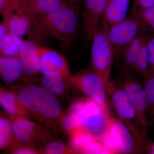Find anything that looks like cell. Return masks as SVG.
Instances as JSON below:
<instances>
[{
	"instance_id": "d6a6232c",
	"label": "cell",
	"mask_w": 154,
	"mask_h": 154,
	"mask_svg": "<svg viewBox=\"0 0 154 154\" xmlns=\"http://www.w3.org/2000/svg\"><path fill=\"white\" fill-rule=\"evenodd\" d=\"M9 33L7 23L4 20L0 24V38Z\"/></svg>"
},
{
	"instance_id": "f546056e",
	"label": "cell",
	"mask_w": 154,
	"mask_h": 154,
	"mask_svg": "<svg viewBox=\"0 0 154 154\" xmlns=\"http://www.w3.org/2000/svg\"><path fill=\"white\" fill-rule=\"evenodd\" d=\"M19 2V0H0V13L3 17L13 11Z\"/></svg>"
},
{
	"instance_id": "277c9868",
	"label": "cell",
	"mask_w": 154,
	"mask_h": 154,
	"mask_svg": "<svg viewBox=\"0 0 154 154\" xmlns=\"http://www.w3.org/2000/svg\"><path fill=\"white\" fill-rule=\"evenodd\" d=\"M103 29L113 47L116 58L137 37L148 31L132 11L124 20Z\"/></svg>"
},
{
	"instance_id": "30bf717a",
	"label": "cell",
	"mask_w": 154,
	"mask_h": 154,
	"mask_svg": "<svg viewBox=\"0 0 154 154\" xmlns=\"http://www.w3.org/2000/svg\"><path fill=\"white\" fill-rule=\"evenodd\" d=\"M107 0H83L81 12L82 39L88 46L96 31L101 28Z\"/></svg>"
},
{
	"instance_id": "e0dca14e",
	"label": "cell",
	"mask_w": 154,
	"mask_h": 154,
	"mask_svg": "<svg viewBox=\"0 0 154 154\" xmlns=\"http://www.w3.org/2000/svg\"><path fill=\"white\" fill-rule=\"evenodd\" d=\"M0 104L3 110L11 117L19 116L29 117L22 107L17 94L1 88Z\"/></svg>"
},
{
	"instance_id": "ac0fdd59",
	"label": "cell",
	"mask_w": 154,
	"mask_h": 154,
	"mask_svg": "<svg viewBox=\"0 0 154 154\" xmlns=\"http://www.w3.org/2000/svg\"><path fill=\"white\" fill-rule=\"evenodd\" d=\"M42 87L56 96L62 95L65 91L67 84H71L59 73L48 71L42 74Z\"/></svg>"
},
{
	"instance_id": "7a4b0ae2",
	"label": "cell",
	"mask_w": 154,
	"mask_h": 154,
	"mask_svg": "<svg viewBox=\"0 0 154 154\" xmlns=\"http://www.w3.org/2000/svg\"><path fill=\"white\" fill-rule=\"evenodd\" d=\"M17 96L29 117L48 125L60 119V102L56 96L42 86L34 84L25 85L19 89Z\"/></svg>"
},
{
	"instance_id": "6da1fadb",
	"label": "cell",
	"mask_w": 154,
	"mask_h": 154,
	"mask_svg": "<svg viewBox=\"0 0 154 154\" xmlns=\"http://www.w3.org/2000/svg\"><path fill=\"white\" fill-rule=\"evenodd\" d=\"M76 5L66 1L55 11L36 17L45 34L55 38L63 48L71 45L79 31L82 18Z\"/></svg>"
},
{
	"instance_id": "8d00e7d4",
	"label": "cell",
	"mask_w": 154,
	"mask_h": 154,
	"mask_svg": "<svg viewBox=\"0 0 154 154\" xmlns=\"http://www.w3.org/2000/svg\"><path fill=\"white\" fill-rule=\"evenodd\" d=\"M19 1L20 2L25 4V3L27 2V1H28V0H19Z\"/></svg>"
},
{
	"instance_id": "4dcf8cb0",
	"label": "cell",
	"mask_w": 154,
	"mask_h": 154,
	"mask_svg": "<svg viewBox=\"0 0 154 154\" xmlns=\"http://www.w3.org/2000/svg\"><path fill=\"white\" fill-rule=\"evenodd\" d=\"M12 152L17 154H35L39 153L36 149L28 146H16L12 148Z\"/></svg>"
},
{
	"instance_id": "d590c367",
	"label": "cell",
	"mask_w": 154,
	"mask_h": 154,
	"mask_svg": "<svg viewBox=\"0 0 154 154\" xmlns=\"http://www.w3.org/2000/svg\"><path fill=\"white\" fill-rule=\"evenodd\" d=\"M64 1H67V2H70L76 3L77 4V3L79 2V0H64Z\"/></svg>"
},
{
	"instance_id": "9a60e30c",
	"label": "cell",
	"mask_w": 154,
	"mask_h": 154,
	"mask_svg": "<svg viewBox=\"0 0 154 154\" xmlns=\"http://www.w3.org/2000/svg\"><path fill=\"white\" fill-rule=\"evenodd\" d=\"M148 35L142 34L131 42L117 57L122 73L133 72V68L142 48L145 44Z\"/></svg>"
},
{
	"instance_id": "7402d4cb",
	"label": "cell",
	"mask_w": 154,
	"mask_h": 154,
	"mask_svg": "<svg viewBox=\"0 0 154 154\" xmlns=\"http://www.w3.org/2000/svg\"><path fill=\"white\" fill-rule=\"evenodd\" d=\"M69 134L70 136L71 147L75 152L81 153L87 144L97 139L84 128L77 130Z\"/></svg>"
},
{
	"instance_id": "ba28073f",
	"label": "cell",
	"mask_w": 154,
	"mask_h": 154,
	"mask_svg": "<svg viewBox=\"0 0 154 154\" xmlns=\"http://www.w3.org/2000/svg\"><path fill=\"white\" fill-rule=\"evenodd\" d=\"M74 108L82 117L84 128L100 139L106 131L112 116L88 98L76 101Z\"/></svg>"
},
{
	"instance_id": "484cf974",
	"label": "cell",
	"mask_w": 154,
	"mask_h": 154,
	"mask_svg": "<svg viewBox=\"0 0 154 154\" xmlns=\"http://www.w3.org/2000/svg\"><path fill=\"white\" fill-rule=\"evenodd\" d=\"M43 153L46 154H63L75 152L72 149L69 148L63 143L59 141L49 142L44 146Z\"/></svg>"
},
{
	"instance_id": "cb8c5ba5",
	"label": "cell",
	"mask_w": 154,
	"mask_h": 154,
	"mask_svg": "<svg viewBox=\"0 0 154 154\" xmlns=\"http://www.w3.org/2000/svg\"><path fill=\"white\" fill-rule=\"evenodd\" d=\"M148 104V114L150 122L154 121V74L144 77L142 85Z\"/></svg>"
},
{
	"instance_id": "3957f363",
	"label": "cell",
	"mask_w": 154,
	"mask_h": 154,
	"mask_svg": "<svg viewBox=\"0 0 154 154\" xmlns=\"http://www.w3.org/2000/svg\"><path fill=\"white\" fill-rule=\"evenodd\" d=\"M108 97L119 118L125 123L134 138L138 152L147 147V140L141 128L137 113L126 92L120 84L110 81L107 85Z\"/></svg>"
},
{
	"instance_id": "f1b7e54d",
	"label": "cell",
	"mask_w": 154,
	"mask_h": 154,
	"mask_svg": "<svg viewBox=\"0 0 154 154\" xmlns=\"http://www.w3.org/2000/svg\"><path fill=\"white\" fill-rule=\"evenodd\" d=\"M131 11L136 14L145 27L154 20V6L145 9L132 10Z\"/></svg>"
},
{
	"instance_id": "83f0119b",
	"label": "cell",
	"mask_w": 154,
	"mask_h": 154,
	"mask_svg": "<svg viewBox=\"0 0 154 154\" xmlns=\"http://www.w3.org/2000/svg\"><path fill=\"white\" fill-rule=\"evenodd\" d=\"M148 52L149 67L147 73L145 76L154 74V34L149 35L146 42ZM144 76V77H145Z\"/></svg>"
},
{
	"instance_id": "2e32d148",
	"label": "cell",
	"mask_w": 154,
	"mask_h": 154,
	"mask_svg": "<svg viewBox=\"0 0 154 154\" xmlns=\"http://www.w3.org/2000/svg\"><path fill=\"white\" fill-rule=\"evenodd\" d=\"M24 74V69L19 57H0V75L6 84H14Z\"/></svg>"
},
{
	"instance_id": "9c48e42d",
	"label": "cell",
	"mask_w": 154,
	"mask_h": 154,
	"mask_svg": "<svg viewBox=\"0 0 154 154\" xmlns=\"http://www.w3.org/2000/svg\"><path fill=\"white\" fill-rule=\"evenodd\" d=\"M120 85L126 92L137 113L142 132L148 139L150 122L148 114V104L143 85L132 72L122 73Z\"/></svg>"
},
{
	"instance_id": "603a6c76",
	"label": "cell",
	"mask_w": 154,
	"mask_h": 154,
	"mask_svg": "<svg viewBox=\"0 0 154 154\" xmlns=\"http://www.w3.org/2000/svg\"><path fill=\"white\" fill-rule=\"evenodd\" d=\"M60 122L64 129L69 134L84 128L81 115L70 108L65 114L62 116Z\"/></svg>"
},
{
	"instance_id": "7c38bea8",
	"label": "cell",
	"mask_w": 154,
	"mask_h": 154,
	"mask_svg": "<svg viewBox=\"0 0 154 154\" xmlns=\"http://www.w3.org/2000/svg\"><path fill=\"white\" fill-rule=\"evenodd\" d=\"M40 57V73L48 71L59 73L71 84L72 75L66 60L60 53L39 45Z\"/></svg>"
},
{
	"instance_id": "8992f818",
	"label": "cell",
	"mask_w": 154,
	"mask_h": 154,
	"mask_svg": "<svg viewBox=\"0 0 154 154\" xmlns=\"http://www.w3.org/2000/svg\"><path fill=\"white\" fill-rule=\"evenodd\" d=\"M99 140L107 154H130L138 152L131 131L119 118L111 116L106 131Z\"/></svg>"
},
{
	"instance_id": "5b68a950",
	"label": "cell",
	"mask_w": 154,
	"mask_h": 154,
	"mask_svg": "<svg viewBox=\"0 0 154 154\" xmlns=\"http://www.w3.org/2000/svg\"><path fill=\"white\" fill-rule=\"evenodd\" d=\"M72 83L83 94L110 114V102L107 85L102 77L91 68L72 75Z\"/></svg>"
},
{
	"instance_id": "74e56055",
	"label": "cell",
	"mask_w": 154,
	"mask_h": 154,
	"mask_svg": "<svg viewBox=\"0 0 154 154\" xmlns=\"http://www.w3.org/2000/svg\"><path fill=\"white\" fill-rule=\"evenodd\" d=\"M153 124L154 125V121Z\"/></svg>"
},
{
	"instance_id": "4fadbf2b",
	"label": "cell",
	"mask_w": 154,
	"mask_h": 154,
	"mask_svg": "<svg viewBox=\"0 0 154 154\" xmlns=\"http://www.w3.org/2000/svg\"><path fill=\"white\" fill-rule=\"evenodd\" d=\"M39 45L38 42L28 39L24 41L20 50L19 57L25 74L28 76H35L40 73Z\"/></svg>"
},
{
	"instance_id": "d4e9b609",
	"label": "cell",
	"mask_w": 154,
	"mask_h": 154,
	"mask_svg": "<svg viewBox=\"0 0 154 154\" xmlns=\"http://www.w3.org/2000/svg\"><path fill=\"white\" fill-rule=\"evenodd\" d=\"M149 67L148 52L146 42L136 60L132 72L144 77L147 73Z\"/></svg>"
},
{
	"instance_id": "ffe728a7",
	"label": "cell",
	"mask_w": 154,
	"mask_h": 154,
	"mask_svg": "<svg viewBox=\"0 0 154 154\" xmlns=\"http://www.w3.org/2000/svg\"><path fill=\"white\" fill-rule=\"evenodd\" d=\"M24 41L21 37L10 33L0 38L1 56L19 57Z\"/></svg>"
},
{
	"instance_id": "836d02e7",
	"label": "cell",
	"mask_w": 154,
	"mask_h": 154,
	"mask_svg": "<svg viewBox=\"0 0 154 154\" xmlns=\"http://www.w3.org/2000/svg\"><path fill=\"white\" fill-rule=\"evenodd\" d=\"M146 27L149 32L154 34V20L146 25Z\"/></svg>"
},
{
	"instance_id": "4316f807",
	"label": "cell",
	"mask_w": 154,
	"mask_h": 154,
	"mask_svg": "<svg viewBox=\"0 0 154 154\" xmlns=\"http://www.w3.org/2000/svg\"><path fill=\"white\" fill-rule=\"evenodd\" d=\"M81 153L107 154L102 142L98 139L91 141L82 149Z\"/></svg>"
},
{
	"instance_id": "5bb4252c",
	"label": "cell",
	"mask_w": 154,
	"mask_h": 154,
	"mask_svg": "<svg viewBox=\"0 0 154 154\" xmlns=\"http://www.w3.org/2000/svg\"><path fill=\"white\" fill-rule=\"evenodd\" d=\"M130 0H107L101 27L106 29L128 17Z\"/></svg>"
},
{
	"instance_id": "e575fe53",
	"label": "cell",
	"mask_w": 154,
	"mask_h": 154,
	"mask_svg": "<svg viewBox=\"0 0 154 154\" xmlns=\"http://www.w3.org/2000/svg\"><path fill=\"white\" fill-rule=\"evenodd\" d=\"M150 151L152 154H154V143L150 146Z\"/></svg>"
},
{
	"instance_id": "52a82bcc",
	"label": "cell",
	"mask_w": 154,
	"mask_h": 154,
	"mask_svg": "<svg viewBox=\"0 0 154 154\" xmlns=\"http://www.w3.org/2000/svg\"><path fill=\"white\" fill-rule=\"evenodd\" d=\"M91 42V68L107 85L116 58L113 47L102 27L94 34Z\"/></svg>"
},
{
	"instance_id": "44dd1931",
	"label": "cell",
	"mask_w": 154,
	"mask_h": 154,
	"mask_svg": "<svg viewBox=\"0 0 154 154\" xmlns=\"http://www.w3.org/2000/svg\"><path fill=\"white\" fill-rule=\"evenodd\" d=\"M17 141L12 128V122L3 116L0 118V148L4 149L9 146L13 148Z\"/></svg>"
},
{
	"instance_id": "1f68e13d",
	"label": "cell",
	"mask_w": 154,
	"mask_h": 154,
	"mask_svg": "<svg viewBox=\"0 0 154 154\" xmlns=\"http://www.w3.org/2000/svg\"><path fill=\"white\" fill-rule=\"evenodd\" d=\"M154 6V0H134L132 10L145 9Z\"/></svg>"
},
{
	"instance_id": "8fae6325",
	"label": "cell",
	"mask_w": 154,
	"mask_h": 154,
	"mask_svg": "<svg viewBox=\"0 0 154 154\" xmlns=\"http://www.w3.org/2000/svg\"><path fill=\"white\" fill-rule=\"evenodd\" d=\"M11 121L13 132L18 143L30 144L44 141L50 137L47 130L28 117H13Z\"/></svg>"
},
{
	"instance_id": "d6986e66",
	"label": "cell",
	"mask_w": 154,
	"mask_h": 154,
	"mask_svg": "<svg viewBox=\"0 0 154 154\" xmlns=\"http://www.w3.org/2000/svg\"><path fill=\"white\" fill-rule=\"evenodd\" d=\"M65 2L64 0H28L24 4L35 17H37L55 11Z\"/></svg>"
}]
</instances>
